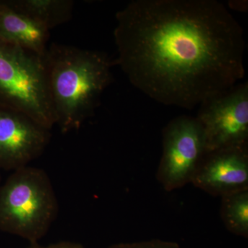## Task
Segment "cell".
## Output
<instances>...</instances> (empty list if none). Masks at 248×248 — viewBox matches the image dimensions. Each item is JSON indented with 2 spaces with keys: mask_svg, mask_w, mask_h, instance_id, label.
I'll return each mask as SVG.
<instances>
[{
  "mask_svg": "<svg viewBox=\"0 0 248 248\" xmlns=\"http://www.w3.org/2000/svg\"><path fill=\"white\" fill-rule=\"evenodd\" d=\"M116 22L115 63L163 105L192 110L246 75L244 30L216 0H134Z\"/></svg>",
  "mask_w": 248,
  "mask_h": 248,
  "instance_id": "1",
  "label": "cell"
},
{
  "mask_svg": "<svg viewBox=\"0 0 248 248\" xmlns=\"http://www.w3.org/2000/svg\"><path fill=\"white\" fill-rule=\"evenodd\" d=\"M55 122L62 133L79 129L113 80L107 54L53 44L45 53Z\"/></svg>",
  "mask_w": 248,
  "mask_h": 248,
  "instance_id": "2",
  "label": "cell"
},
{
  "mask_svg": "<svg viewBox=\"0 0 248 248\" xmlns=\"http://www.w3.org/2000/svg\"><path fill=\"white\" fill-rule=\"evenodd\" d=\"M59 212L51 180L44 170L25 166L0 185V230L37 244Z\"/></svg>",
  "mask_w": 248,
  "mask_h": 248,
  "instance_id": "3",
  "label": "cell"
},
{
  "mask_svg": "<svg viewBox=\"0 0 248 248\" xmlns=\"http://www.w3.org/2000/svg\"><path fill=\"white\" fill-rule=\"evenodd\" d=\"M0 103L49 130L56 125L45 54L0 39Z\"/></svg>",
  "mask_w": 248,
  "mask_h": 248,
  "instance_id": "4",
  "label": "cell"
},
{
  "mask_svg": "<svg viewBox=\"0 0 248 248\" xmlns=\"http://www.w3.org/2000/svg\"><path fill=\"white\" fill-rule=\"evenodd\" d=\"M162 156L156 179L168 191L190 184L206 153L203 130L195 117L179 116L162 131Z\"/></svg>",
  "mask_w": 248,
  "mask_h": 248,
  "instance_id": "5",
  "label": "cell"
},
{
  "mask_svg": "<svg viewBox=\"0 0 248 248\" xmlns=\"http://www.w3.org/2000/svg\"><path fill=\"white\" fill-rule=\"evenodd\" d=\"M195 118L207 151L248 144V83L235 85L200 104Z\"/></svg>",
  "mask_w": 248,
  "mask_h": 248,
  "instance_id": "6",
  "label": "cell"
},
{
  "mask_svg": "<svg viewBox=\"0 0 248 248\" xmlns=\"http://www.w3.org/2000/svg\"><path fill=\"white\" fill-rule=\"evenodd\" d=\"M50 130L0 103V170L14 171L29 166L45 151Z\"/></svg>",
  "mask_w": 248,
  "mask_h": 248,
  "instance_id": "7",
  "label": "cell"
},
{
  "mask_svg": "<svg viewBox=\"0 0 248 248\" xmlns=\"http://www.w3.org/2000/svg\"><path fill=\"white\" fill-rule=\"evenodd\" d=\"M191 184L215 197L248 190V144L207 151Z\"/></svg>",
  "mask_w": 248,
  "mask_h": 248,
  "instance_id": "8",
  "label": "cell"
},
{
  "mask_svg": "<svg viewBox=\"0 0 248 248\" xmlns=\"http://www.w3.org/2000/svg\"><path fill=\"white\" fill-rule=\"evenodd\" d=\"M49 37L48 29L0 0V39L44 55Z\"/></svg>",
  "mask_w": 248,
  "mask_h": 248,
  "instance_id": "9",
  "label": "cell"
},
{
  "mask_svg": "<svg viewBox=\"0 0 248 248\" xmlns=\"http://www.w3.org/2000/svg\"><path fill=\"white\" fill-rule=\"evenodd\" d=\"M13 9L40 23L49 31L69 21L74 2L72 0H6Z\"/></svg>",
  "mask_w": 248,
  "mask_h": 248,
  "instance_id": "10",
  "label": "cell"
},
{
  "mask_svg": "<svg viewBox=\"0 0 248 248\" xmlns=\"http://www.w3.org/2000/svg\"><path fill=\"white\" fill-rule=\"evenodd\" d=\"M220 215L227 230L236 236L248 237V190L221 197Z\"/></svg>",
  "mask_w": 248,
  "mask_h": 248,
  "instance_id": "11",
  "label": "cell"
},
{
  "mask_svg": "<svg viewBox=\"0 0 248 248\" xmlns=\"http://www.w3.org/2000/svg\"><path fill=\"white\" fill-rule=\"evenodd\" d=\"M107 248H181L177 243L154 239L134 243H120Z\"/></svg>",
  "mask_w": 248,
  "mask_h": 248,
  "instance_id": "12",
  "label": "cell"
},
{
  "mask_svg": "<svg viewBox=\"0 0 248 248\" xmlns=\"http://www.w3.org/2000/svg\"><path fill=\"white\" fill-rule=\"evenodd\" d=\"M27 248H84L82 245L71 241H61L56 244L49 245L47 246H40L37 244H31Z\"/></svg>",
  "mask_w": 248,
  "mask_h": 248,
  "instance_id": "13",
  "label": "cell"
},
{
  "mask_svg": "<svg viewBox=\"0 0 248 248\" xmlns=\"http://www.w3.org/2000/svg\"><path fill=\"white\" fill-rule=\"evenodd\" d=\"M1 170H0V182H1Z\"/></svg>",
  "mask_w": 248,
  "mask_h": 248,
  "instance_id": "14",
  "label": "cell"
}]
</instances>
